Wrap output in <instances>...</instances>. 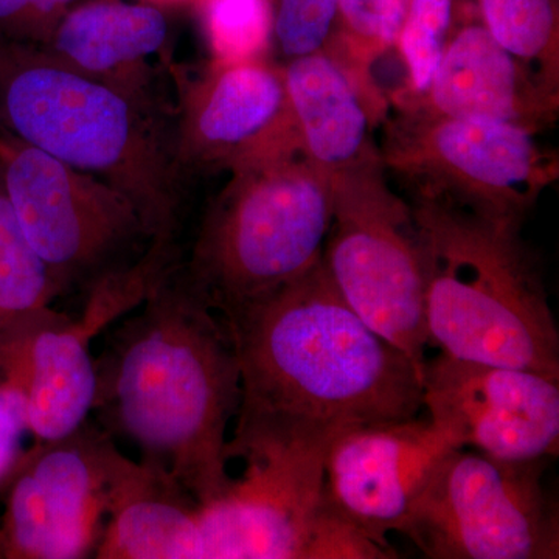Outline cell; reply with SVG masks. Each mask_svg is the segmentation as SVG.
I'll return each instance as SVG.
<instances>
[{"instance_id":"6da1fadb","label":"cell","mask_w":559,"mask_h":559,"mask_svg":"<svg viewBox=\"0 0 559 559\" xmlns=\"http://www.w3.org/2000/svg\"><path fill=\"white\" fill-rule=\"evenodd\" d=\"M180 260L110 326L97 362L98 425L134 444L200 506L230 481V423L241 371L224 320L190 288Z\"/></svg>"},{"instance_id":"7a4b0ae2","label":"cell","mask_w":559,"mask_h":559,"mask_svg":"<svg viewBox=\"0 0 559 559\" xmlns=\"http://www.w3.org/2000/svg\"><path fill=\"white\" fill-rule=\"evenodd\" d=\"M224 323L241 371L235 426L333 440L421 411L425 366L345 304L322 260Z\"/></svg>"},{"instance_id":"3957f363","label":"cell","mask_w":559,"mask_h":559,"mask_svg":"<svg viewBox=\"0 0 559 559\" xmlns=\"http://www.w3.org/2000/svg\"><path fill=\"white\" fill-rule=\"evenodd\" d=\"M156 80L87 75L35 46L0 40V130L109 183L138 210L151 242L178 246L189 182L175 108Z\"/></svg>"},{"instance_id":"277c9868","label":"cell","mask_w":559,"mask_h":559,"mask_svg":"<svg viewBox=\"0 0 559 559\" xmlns=\"http://www.w3.org/2000/svg\"><path fill=\"white\" fill-rule=\"evenodd\" d=\"M421 241L428 345L559 380V330L524 224L411 198Z\"/></svg>"},{"instance_id":"5b68a950","label":"cell","mask_w":559,"mask_h":559,"mask_svg":"<svg viewBox=\"0 0 559 559\" xmlns=\"http://www.w3.org/2000/svg\"><path fill=\"white\" fill-rule=\"evenodd\" d=\"M229 171L179 264L190 288L223 320L310 271L333 216V176L299 145Z\"/></svg>"},{"instance_id":"8992f818","label":"cell","mask_w":559,"mask_h":559,"mask_svg":"<svg viewBox=\"0 0 559 559\" xmlns=\"http://www.w3.org/2000/svg\"><path fill=\"white\" fill-rule=\"evenodd\" d=\"M331 176L323 270L371 330L425 366V271L411 201L392 190L378 145Z\"/></svg>"},{"instance_id":"52a82bcc","label":"cell","mask_w":559,"mask_h":559,"mask_svg":"<svg viewBox=\"0 0 559 559\" xmlns=\"http://www.w3.org/2000/svg\"><path fill=\"white\" fill-rule=\"evenodd\" d=\"M384 120L380 156L411 198L524 224L559 178L558 154L514 124L448 119L396 108Z\"/></svg>"},{"instance_id":"ba28073f","label":"cell","mask_w":559,"mask_h":559,"mask_svg":"<svg viewBox=\"0 0 559 559\" xmlns=\"http://www.w3.org/2000/svg\"><path fill=\"white\" fill-rule=\"evenodd\" d=\"M0 180L25 238L60 296H86L150 249L138 210L120 191L0 130Z\"/></svg>"},{"instance_id":"9c48e42d","label":"cell","mask_w":559,"mask_h":559,"mask_svg":"<svg viewBox=\"0 0 559 559\" xmlns=\"http://www.w3.org/2000/svg\"><path fill=\"white\" fill-rule=\"evenodd\" d=\"M546 463L455 448L401 533L430 559H557L558 503L544 485Z\"/></svg>"},{"instance_id":"30bf717a","label":"cell","mask_w":559,"mask_h":559,"mask_svg":"<svg viewBox=\"0 0 559 559\" xmlns=\"http://www.w3.org/2000/svg\"><path fill=\"white\" fill-rule=\"evenodd\" d=\"M333 440L235 426L227 457L242 469L201 506L204 559H304Z\"/></svg>"},{"instance_id":"8fae6325","label":"cell","mask_w":559,"mask_h":559,"mask_svg":"<svg viewBox=\"0 0 559 559\" xmlns=\"http://www.w3.org/2000/svg\"><path fill=\"white\" fill-rule=\"evenodd\" d=\"M130 457L98 423L36 443L9 477L0 558H94Z\"/></svg>"},{"instance_id":"7c38bea8","label":"cell","mask_w":559,"mask_h":559,"mask_svg":"<svg viewBox=\"0 0 559 559\" xmlns=\"http://www.w3.org/2000/svg\"><path fill=\"white\" fill-rule=\"evenodd\" d=\"M180 257L179 248L151 245L135 266L84 296L79 318L58 311L0 352V378L21 380L33 441L64 439L90 419L98 388L92 344L140 307Z\"/></svg>"},{"instance_id":"4fadbf2b","label":"cell","mask_w":559,"mask_h":559,"mask_svg":"<svg viewBox=\"0 0 559 559\" xmlns=\"http://www.w3.org/2000/svg\"><path fill=\"white\" fill-rule=\"evenodd\" d=\"M423 406L455 448L506 462L558 454V378L440 353L423 367Z\"/></svg>"},{"instance_id":"5bb4252c","label":"cell","mask_w":559,"mask_h":559,"mask_svg":"<svg viewBox=\"0 0 559 559\" xmlns=\"http://www.w3.org/2000/svg\"><path fill=\"white\" fill-rule=\"evenodd\" d=\"M175 148L183 179L229 171L240 162L299 145L282 66L266 58L212 61L178 75Z\"/></svg>"},{"instance_id":"9a60e30c","label":"cell","mask_w":559,"mask_h":559,"mask_svg":"<svg viewBox=\"0 0 559 559\" xmlns=\"http://www.w3.org/2000/svg\"><path fill=\"white\" fill-rule=\"evenodd\" d=\"M454 444L429 418L377 423L334 437L323 463L326 506L390 547Z\"/></svg>"},{"instance_id":"2e32d148","label":"cell","mask_w":559,"mask_h":559,"mask_svg":"<svg viewBox=\"0 0 559 559\" xmlns=\"http://www.w3.org/2000/svg\"><path fill=\"white\" fill-rule=\"evenodd\" d=\"M395 108L514 124L538 134L558 119L559 92L544 86L511 57L480 20H471L452 31L429 91Z\"/></svg>"},{"instance_id":"e0dca14e","label":"cell","mask_w":559,"mask_h":559,"mask_svg":"<svg viewBox=\"0 0 559 559\" xmlns=\"http://www.w3.org/2000/svg\"><path fill=\"white\" fill-rule=\"evenodd\" d=\"M286 97L301 150L330 175L377 148L374 128L389 116L378 86L360 81L329 51L286 61Z\"/></svg>"},{"instance_id":"ac0fdd59","label":"cell","mask_w":559,"mask_h":559,"mask_svg":"<svg viewBox=\"0 0 559 559\" xmlns=\"http://www.w3.org/2000/svg\"><path fill=\"white\" fill-rule=\"evenodd\" d=\"M171 38L165 7L124 0H81L39 47L69 68L110 81L156 80L150 58Z\"/></svg>"},{"instance_id":"d6986e66","label":"cell","mask_w":559,"mask_h":559,"mask_svg":"<svg viewBox=\"0 0 559 559\" xmlns=\"http://www.w3.org/2000/svg\"><path fill=\"white\" fill-rule=\"evenodd\" d=\"M94 558L204 559L200 502L167 471L131 459Z\"/></svg>"},{"instance_id":"ffe728a7","label":"cell","mask_w":559,"mask_h":559,"mask_svg":"<svg viewBox=\"0 0 559 559\" xmlns=\"http://www.w3.org/2000/svg\"><path fill=\"white\" fill-rule=\"evenodd\" d=\"M49 270L25 238L0 180V352L57 314Z\"/></svg>"},{"instance_id":"44dd1931","label":"cell","mask_w":559,"mask_h":559,"mask_svg":"<svg viewBox=\"0 0 559 559\" xmlns=\"http://www.w3.org/2000/svg\"><path fill=\"white\" fill-rule=\"evenodd\" d=\"M481 24L550 91L559 92L558 0H476Z\"/></svg>"},{"instance_id":"7402d4cb","label":"cell","mask_w":559,"mask_h":559,"mask_svg":"<svg viewBox=\"0 0 559 559\" xmlns=\"http://www.w3.org/2000/svg\"><path fill=\"white\" fill-rule=\"evenodd\" d=\"M411 0H337V27L329 53L369 86L371 68L396 47Z\"/></svg>"},{"instance_id":"603a6c76","label":"cell","mask_w":559,"mask_h":559,"mask_svg":"<svg viewBox=\"0 0 559 559\" xmlns=\"http://www.w3.org/2000/svg\"><path fill=\"white\" fill-rule=\"evenodd\" d=\"M455 0H411L396 47L407 70L406 91L395 103L417 100L429 91L454 31Z\"/></svg>"},{"instance_id":"cb8c5ba5","label":"cell","mask_w":559,"mask_h":559,"mask_svg":"<svg viewBox=\"0 0 559 559\" xmlns=\"http://www.w3.org/2000/svg\"><path fill=\"white\" fill-rule=\"evenodd\" d=\"M213 61L266 58L272 46L271 0H198Z\"/></svg>"},{"instance_id":"d4e9b609","label":"cell","mask_w":559,"mask_h":559,"mask_svg":"<svg viewBox=\"0 0 559 559\" xmlns=\"http://www.w3.org/2000/svg\"><path fill=\"white\" fill-rule=\"evenodd\" d=\"M272 46L283 60L329 49L337 27V0H271Z\"/></svg>"},{"instance_id":"484cf974","label":"cell","mask_w":559,"mask_h":559,"mask_svg":"<svg viewBox=\"0 0 559 559\" xmlns=\"http://www.w3.org/2000/svg\"><path fill=\"white\" fill-rule=\"evenodd\" d=\"M392 547H384L369 538L362 530L342 518L336 511L320 503L312 525L310 543L304 559H385L395 558Z\"/></svg>"},{"instance_id":"4316f807","label":"cell","mask_w":559,"mask_h":559,"mask_svg":"<svg viewBox=\"0 0 559 559\" xmlns=\"http://www.w3.org/2000/svg\"><path fill=\"white\" fill-rule=\"evenodd\" d=\"M81 0H0V40L40 47Z\"/></svg>"},{"instance_id":"83f0119b","label":"cell","mask_w":559,"mask_h":559,"mask_svg":"<svg viewBox=\"0 0 559 559\" xmlns=\"http://www.w3.org/2000/svg\"><path fill=\"white\" fill-rule=\"evenodd\" d=\"M28 436L24 390L16 374L0 378V485L9 480Z\"/></svg>"},{"instance_id":"f1b7e54d","label":"cell","mask_w":559,"mask_h":559,"mask_svg":"<svg viewBox=\"0 0 559 559\" xmlns=\"http://www.w3.org/2000/svg\"><path fill=\"white\" fill-rule=\"evenodd\" d=\"M146 2L156 3V5H178V3L198 2V0H146Z\"/></svg>"}]
</instances>
